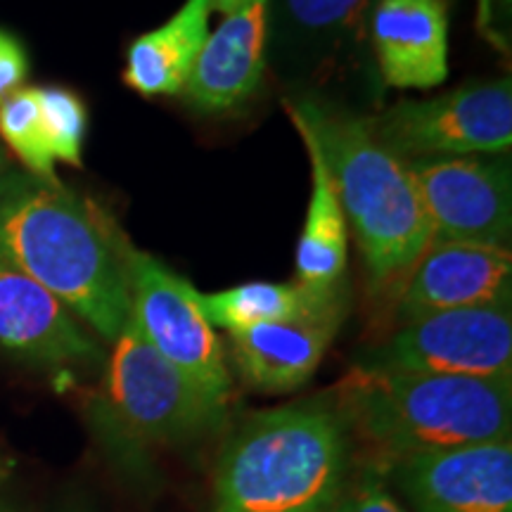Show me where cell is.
Here are the masks:
<instances>
[{
    "label": "cell",
    "mask_w": 512,
    "mask_h": 512,
    "mask_svg": "<svg viewBox=\"0 0 512 512\" xmlns=\"http://www.w3.org/2000/svg\"><path fill=\"white\" fill-rule=\"evenodd\" d=\"M136 252L110 211L57 178L12 169L0 178V259L110 344L131 318Z\"/></svg>",
    "instance_id": "obj_1"
},
{
    "label": "cell",
    "mask_w": 512,
    "mask_h": 512,
    "mask_svg": "<svg viewBox=\"0 0 512 512\" xmlns=\"http://www.w3.org/2000/svg\"><path fill=\"white\" fill-rule=\"evenodd\" d=\"M297 114L316 140L351 223L375 299L396 302L432 242V226L406 162L377 143L366 114L313 95H294Z\"/></svg>",
    "instance_id": "obj_2"
},
{
    "label": "cell",
    "mask_w": 512,
    "mask_h": 512,
    "mask_svg": "<svg viewBox=\"0 0 512 512\" xmlns=\"http://www.w3.org/2000/svg\"><path fill=\"white\" fill-rule=\"evenodd\" d=\"M335 411L382 467L451 448L508 439L512 380L356 366L335 389Z\"/></svg>",
    "instance_id": "obj_3"
},
{
    "label": "cell",
    "mask_w": 512,
    "mask_h": 512,
    "mask_svg": "<svg viewBox=\"0 0 512 512\" xmlns=\"http://www.w3.org/2000/svg\"><path fill=\"white\" fill-rule=\"evenodd\" d=\"M351 437L335 406L256 413L223 446L211 512H332L349 482Z\"/></svg>",
    "instance_id": "obj_4"
},
{
    "label": "cell",
    "mask_w": 512,
    "mask_h": 512,
    "mask_svg": "<svg viewBox=\"0 0 512 512\" xmlns=\"http://www.w3.org/2000/svg\"><path fill=\"white\" fill-rule=\"evenodd\" d=\"M226 408L150 347L131 318L112 342L91 420L105 451L121 465L152 448L183 446L214 432Z\"/></svg>",
    "instance_id": "obj_5"
},
{
    "label": "cell",
    "mask_w": 512,
    "mask_h": 512,
    "mask_svg": "<svg viewBox=\"0 0 512 512\" xmlns=\"http://www.w3.org/2000/svg\"><path fill=\"white\" fill-rule=\"evenodd\" d=\"M375 0H266V67L302 93L323 86L380 91L370 50V12Z\"/></svg>",
    "instance_id": "obj_6"
},
{
    "label": "cell",
    "mask_w": 512,
    "mask_h": 512,
    "mask_svg": "<svg viewBox=\"0 0 512 512\" xmlns=\"http://www.w3.org/2000/svg\"><path fill=\"white\" fill-rule=\"evenodd\" d=\"M366 124L401 162L434 157H501L512 145V83L477 81L427 100H401Z\"/></svg>",
    "instance_id": "obj_7"
},
{
    "label": "cell",
    "mask_w": 512,
    "mask_h": 512,
    "mask_svg": "<svg viewBox=\"0 0 512 512\" xmlns=\"http://www.w3.org/2000/svg\"><path fill=\"white\" fill-rule=\"evenodd\" d=\"M131 320L159 356L226 408L233 380L219 337L200 309V292L140 249L131 264Z\"/></svg>",
    "instance_id": "obj_8"
},
{
    "label": "cell",
    "mask_w": 512,
    "mask_h": 512,
    "mask_svg": "<svg viewBox=\"0 0 512 512\" xmlns=\"http://www.w3.org/2000/svg\"><path fill=\"white\" fill-rule=\"evenodd\" d=\"M358 366L403 373L512 380V316L508 306L441 311L403 323Z\"/></svg>",
    "instance_id": "obj_9"
},
{
    "label": "cell",
    "mask_w": 512,
    "mask_h": 512,
    "mask_svg": "<svg viewBox=\"0 0 512 512\" xmlns=\"http://www.w3.org/2000/svg\"><path fill=\"white\" fill-rule=\"evenodd\" d=\"M432 240L510 245L512 169L508 159L434 157L408 162Z\"/></svg>",
    "instance_id": "obj_10"
},
{
    "label": "cell",
    "mask_w": 512,
    "mask_h": 512,
    "mask_svg": "<svg viewBox=\"0 0 512 512\" xmlns=\"http://www.w3.org/2000/svg\"><path fill=\"white\" fill-rule=\"evenodd\" d=\"M0 351L29 366L72 375L98 366L102 347L53 292L0 259Z\"/></svg>",
    "instance_id": "obj_11"
},
{
    "label": "cell",
    "mask_w": 512,
    "mask_h": 512,
    "mask_svg": "<svg viewBox=\"0 0 512 512\" xmlns=\"http://www.w3.org/2000/svg\"><path fill=\"white\" fill-rule=\"evenodd\" d=\"M510 292V247L432 240L403 283L394 309L403 325L441 311L508 306Z\"/></svg>",
    "instance_id": "obj_12"
},
{
    "label": "cell",
    "mask_w": 512,
    "mask_h": 512,
    "mask_svg": "<svg viewBox=\"0 0 512 512\" xmlns=\"http://www.w3.org/2000/svg\"><path fill=\"white\" fill-rule=\"evenodd\" d=\"M418 512H512V441L451 448L394 463Z\"/></svg>",
    "instance_id": "obj_13"
},
{
    "label": "cell",
    "mask_w": 512,
    "mask_h": 512,
    "mask_svg": "<svg viewBox=\"0 0 512 512\" xmlns=\"http://www.w3.org/2000/svg\"><path fill=\"white\" fill-rule=\"evenodd\" d=\"M344 316L347 290L342 287L328 302L302 316L228 332L233 366L259 392H294L318 370Z\"/></svg>",
    "instance_id": "obj_14"
},
{
    "label": "cell",
    "mask_w": 512,
    "mask_h": 512,
    "mask_svg": "<svg viewBox=\"0 0 512 512\" xmlns=\"http://www.w3.org/2000/svg\"><path fill=\"white\" fill-rule=\"evenodd\" d=\"M368 34L384 86L427 91L446 81V0H375Z\"/></svg>",
    "instance_id": "obj_15"
},
{
    "label": "cell",
    "mask_w": 512,
    "mask_h": 512,
    "mask_svg": "<svg viewBox=\"0 0 512 512\" xmlns=\"http://www.w3.org/2000/svg\"><path fill=\"white\" fill-rule=\"evenodd\" d=\"M264 72L266 0H256L207 36L181 95L202 114L233 112L254 98Z\"/></svg>",
    "instance_id": "obj_16"
},
{
    "label": "cell",
    "mask_w": 512,
    "mask_h": 512,
    "mask_svg": "<svg viewBox=\"0 0 512 512\" xmlns=\"http://www.w3.org/2000/svg\"><path fill=\"white\" fill-rule=\"evenodd\" d=\"M211 10V0H185L169 22L140 34L126 53V86L143 98L181 95L209 36Z\"/></svg>",
    "instance_id": "obj_17"
},
{
    "label": "cell",
    "mask_w": 512,
    "mask_h": 512,
    "mask_svg": "<svg viewBox=\"0 0 512 512\" xmlns=\"http://www.w3.org/2000/svg\"><path fill=\"white\" fill-rule=\"evenodd\" d=\"M311 162V200L297 245V283L335 287L344 283L349 259V223L339 204L335 183L323 162L316 140L304 121L287 110Z\"/></svg>",
    "instance_id": "obj_18"
},
{
    "label": "cell",
    "mask_w": 512,
    "mask_h": 512,
    "mask_svg": "<svg viewBox=\"0 0 512 512\" xmlns=\"http://www.w3.org/2000/svg\"><path fill=\"white\" fill-rule=\"evenodd\" d=\"M335 287H309L302 283H247L230 287L223 292L200 294V309L211 328L228 332L252 328L261 323H278L316 309L328 302L332 294L342 290Z\"/></svg>",
    "instance_id": "obj_19"
},
{
    "label": "cell",
    "mask_w": 512,
    "mask_h": 512,
    "mask_svg": "<svg viewBox=\"0 0 512 512\" xmlns=\"http://www.w3.org/2000/svg\"><path fill=\"white\" fill-rule=\"evenodd\" d=\"M0 136L29 174L55 181V157L43 124L38 88H19L0 105Z\"/></svg>",
    "instance_id": "obj_20"
},
{
    "label": "cell",
    "mask_w": 512,
    "mask_h": 512,
    "mask_svg": "<svg viewBox=\"0 0 512 512\" xmlns=\"http://www.w3.org/2000/svg\"><path fill=\"white\" fill-rule=\"evenodd\" d=\"M38 102L55 162L60 159L69 166H81L88 131V110L83 100L69 88L46 86L38 88Z\"/></svg>",
    "instance_id": "obj_21"
},
{
    "label": "cell",
    "mask_w": 512,
    "mask_h": 512,
    "mask_svg": "<svg viewBox=\"0 0 512 512\" xmlns=\"http://www.w3.org/2000/svg\"><path fill=\"white\" fill-rule=\"evenodd\" d=\"M332 512H406L394 496L384 489V484L375 475L363 477L354 489L344 491Z\"/></svg>",
    "instance_id": "obj_22"
},
{
    "label": "cell",
    "mask_w": 512,
    "mask_h": 512,
    "mask_svg": "<svg viewBox=\"0 0 512 512\" xmlns=\"http://www.w3.org/2000/svg\"><path fill=\"white\" fill-rule=\"evenodd\" d=\"M29 74L27 50L10 31L0 29V105L24 88Z\"/></svg>",
    "instance_id": "obj_23"
},
{
    "label": "cell",
    "mask_w": 512,
    "mask_h": 512,
    "mask_svg": "<svg viewBox=\"0 0 512 512\" xmlns=\"http://www.w3.org/2000/svg\"><path fill=\"white\" fill-rule=\"evenodd\" d=\"M256 3V0H211V8L223 12V15H235V12H242L249 5Z\"/></svg>",
    "instance_id": "obj_24"
},
{
    "label": "cell",
    "mask_w": 512,
    "mask_h": 512,
    "mask_svg": "<svg viewBox=\"0 0 512 512\" xmlns=\"http://www.w3.org/2000/svg\"><path fill=\"white\" fill-rule=\"evenodd\" d=\"M0 512H24L22 505L17 503V498L10 494L8 484L0 479Z\"/></svg>",
    "instance_id": "obj_25"
},
{
    "label": "cell",
    "mask_w": 512,
    "mask_h": 512,
    "mask_svg": "<svg viewBox=\"0 0 512 512\" xmlns=\"http://www.w3.org/2000/svg\"><path fill=\"white\" fill-rule=\"evenodd\" d=\"M60 512H93V508L83 501V498H72V501L64 503V508Z\"/></svg>",
    "instance_id": "obj_26"
},
{
    "label": "cell",
    "mask_w": 512,
    "mask_h": 512,
    "mask_svg": "<svg viewBox=\"0 0 512 512\" xmlns=\"http://www.w3.org/2000/svg\"><path fill=\"white\" fill-rule=\"evenodd\" d=\"M486 15V0H477V27H482Z\"/></svg>",
    "instance_id": "obj_27"
},
{
    "label": "cell",
    "mask_w": 512,
    "mask_h": 512,
    "mask_svg": "<svg viewBox=\"0 0 512 512\" xmlns=\"http://www.w3.org/2000/svg\"><path fill=\"white\" fill-rule=\"evenodd\" d=\"M10 166H8V157H5V150H3V145H0V178H3V174L5 171H8Z\"/></svg>",
    "instance_id": "obj_28"
}]
</instances>
